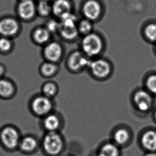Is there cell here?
I'll return each mask as SVG.
<instances>
[{"label":"cell","mask_w":156,"mask_h":156,"mask_svg":"<svg viewBox=\"0 0 156 156\" xmlns=\"http://www.w3.org/2000/svg\"><path fill=\"white\" fill-rule=\"evenodd\" d=\"M36 11V6L32 0H22L17 9V15L19 18L25 21L33 18L35 15Z\"/></svg>","instance_id":"10"},{"label":"cell","mask_w":156,"mask_h":156,"mask_svg":"<svg viewBox=\"0 0 156 156\" xmlns=\"http://www.w3.org/2000/svg\"><path fill=\"white\" fill-rule=\"evenodd\" d=\"M41 1H49V0H41Z\"/></svg>","instance_id":"31"},{"label":"cell","mask_w":156,"mask_h":156,"mask_svg":"<svg viewBox=\"0 0 156 156\" xmlns=\"http://www.w3.org/2000/svg\"><path fill=\"white\" fill-rule=\"evenodd\" d=\"M88 69L91 75L98 80H105L112 74V64L107 59L96 58L91 59Z\"/></svg>","instance_id":"2"},{"label":"cell","mask_w":156,"mask_h":156,"mask_svg":"<svg viewBox=\"0 0 156 156\" xmlns=\"http://www.w3.org/2000/svg\"><path fill=\"white\" fill-rule=\"evenodd\" d=\"M60 23L54 19H51L47 22L45 27L50 32L51 34L59 32Z\"/></svg>","instance_id":"26"},{"label":"cell","mask_w":156,"mask_h":156,"mask_svg":"<svg viewBox=\"0 0 156 156\" xmlns=\"http://www.w3.org/2000/svg\"><path fill=\"white\" fill-rule=\"evenodd\" d=\"M83 12L86 19L93 21L99 17L101 12V8L97 1L95 0H89L84 5Z\"/></svg>","instance_id":"11"},{"label":"cell","mask_w":156,"mask_h":156,"mask_svg":"<svg viewBox=\"0 0 156 156\" xmlns=\"http://www.w3.org/2000/svg\"><path fill=\"white\" fill-rule=\"evenodd\" d=\"M21 32V26L18 20L10 16L0 19V36L14 39Z\"/></svg>","instance_id":"6"},{"label":"cell","mask_w":156,"mask_h":156,"mask_svg":"<svg viewBox=\"0 0 156 156\" xmlns=\"http://www.w3.org/2000/svg\"><path fill=\"white\" fill-rule=\"evenodd\" d=\"M141 144L144 148L150 152L156 151V132L149 131L144 133L141 138Z\"/></svg>","instance_id":"17"},{"label":"cell","mask_w":156,"mask_h":156,"mask_svg":"<svg viewBox=\"0 0 156 156\" xmlns=\"http://www.w3.org/2000/svg\"><path fill=\"white\" fill-rule=\"evenodd\" d=\"M54 15L60 18L70 12L71 5L68 0H56L52 6Z\"/></svg>","instance_id":"16"},{"label":"cell","mask_w":156,"mask_h":156,"mask_svg":"<svg viewBox=\"0 0 156 156\" xmlns=\"http://www.w3.org/2000/svg\"><path fill=\"white\" fill-rule=\"evenodd\" d=\"M41 91L42 93V94L52 99L58 93L59 87L55 83L52 81H48L43 84Z\"/></svg>","instance_id":"20"},{"label":"cell","mask_w":156,"mask_h":156,"mask_svg":"<svg viewBox=\"0 0 156 156\" xmlns=\"http://www.w3.org/2000/svg\"><path fill=\"white\" fill-rule=\"evenodd\" d=\"M37 10L39 14L42 17H47L50 15L51 12H52V9L47 1H41L38 3Z\"/></svg>","instance_id":"25"},{"label":"cell","mask_w":156,"mask_h":156,"mask_svg":"<svg viewBox=\"0 0 156 156\" xmlns=\"http://www.w3.org/2000/svg\"><path fill=\"white\" fill-rule=\"evenodd\" d=\"M52 34L45 27L36 28L33 31L32 39L36 44L45 45L50 42Z\"/></svg>","instance_id":"13"},{"label":"cell","mask_w":156,"mask_h":156,"mask_svg":"<svg viewBox=\"0 0 156 156\" xmlns=\"http://www.w3.org/2000/svg\"><path fill=\"white\" fill-rule=\"evenodd\" d=\"M134 101L140 110L146 112L150 109L152 104V99L149 93L140 90L135 93L134 96Z\"/></svg>","instance_id":"12"},{"label":"cell","mask_w":156,"mask_h":156,"mask_svg":"<svg viewBox=\"0 0 156 156\" xmlns=\"http://www.w3.org/2000/svg\"><path fill=\"white\" fill-rule=\"evenodd\" d=\"M119 151L118 147L112 144H105L95 156H119Z\"/></svg>","instance_id":"22"},{"label":"cell","mask_w":156,"mask_h":156,"mask_svg":"<svg viewBox=\"0 0 156 156\" xmlns=\"http://www.w3.org/2000/svg\"><path fill=\"white\" fill-rule=\"evenodd\" d=\"M30 107L35 115L44 117L52 112L54 104L52 99L41 94L31 100Z\"/></svg>","instance_id":"3"},{"label":"cell","mask_w":156,"mask_h":156,"mask_svg":"<svg viewBox=\"0 0 156 156\" xmlns=\"http://www.w3.org/2000/svg\"><path fill=\"white\" fill-rule=\"evenodd\" d=\"M16 84L10 78L6 77L0 79V99H12L17 93Z\"/></svg>","instance_id":"9"},{"label":"cell","mask_w":156,"mask_h":156,"mask_svg":"<svg viewBox=\"0 0 156 156\" xmlns=\"http://www.w3.org/2000/svg\"><path fill=\"white\" fill-rule=\"evenodd\" d=\"M0 141L5 148L9 150L17 148L20 142L18 129L11 125L4 126L0 129Z\"/></svg>","instance_id":"4"},{"label":"cell","mask_w":156,"mask_h":156,"mask_svg":"<svg viewBox=\"0 0 156 156\" xmlns=\"http://www.w3.org/2000/svg\"><path fill=\"white\" fill-rule=\"evenodd\" d=\"M155 117H156V114H155Z\"/></svg>","instance_id":"32"},{"label":"cell","mask_w":156,"mask_h":156,"mask_svg":"<svg viewBox=\"0 0 156 156\" xmlns=\"http://www.w3.org/2000/svg\"><path fill=\"white\" fill-rule=\"evenodd\" d=\"M43 147L48 154L52 156L59 154L63 147L61 136L57 132H48L43 140Z\"/></svg>","instance_id":"7"},{"label":"cell","mask_w":156,"mask_h":156,"mask_svg":"<svg viewBox=\"0 0 156 156\" xmlns=\"http://www.w3.org/2000/svg\"><path fill=\"white\" fill-rule=\"evenodd\" d=\"M144 156H156V152H150Z\"/></svg>","instance_id":"30"},{"label":"cell","mask_w":156,"mask_h":156,"mask_svg":"<svg viewBox=\"0 0 156 156\" xmlns=\"http://www.w3.org/2000/svg\"><path fill=\"white\" fill-rule=\"evenodd\" d=\"M77 29L80 35L84 36L93 32V25L88 19H83L77 23Z\"/></svg>","instance_id":"24"},{"label":"cell","mask_w":156,"mask_h":156,"mask_svg":"<svg viewBox=\"0 0 156 156\" xmlns=\"http://www.w3.org/2000/svg\"><path fill=\"white\" fill-rule=\"evenodd\" d=\"M63 55V47L57 41L49 42L43 50V55L46 61L57 63L62 59Z\"/></svg>","instance_id":"8"},{"label":"cell","mask_w":156,"mask_h":156,"mask_svg":"<svg viewBox=\"0 0 156 156\" xmlns=\"http://www.w3.org/2000/svg\"><path fill=\"white\" fill-rule=\"evenodd\" d=\"M37 143L36 139L32 136H26L20 140L19 147L24 152H30L36 149Z\"/></svg>","instance_id":"21"},{"label":"cell","mask_w":156,"mask_h":156,"mask_svg":"<svg viewBox=\"0 0 156 156\" xmlns=\"http://www.w3.org/2000/svg\"><path fill=\"white\" fill-rule=\"evenodd\" d=\"M6 67L3 63H0V79L5 77Z\"/></svg>","instance_id":"29"},{"label":"cell","mask_w":156,"mask_h":156,"mask_svg":"<svg viewBox=\"0 0 156 156\" xmlns=\"http://www.w3.org/2000/svg\"><path fill=\"white\" fill-rule=\"evenodd\" d=\"M91 59L80 50L72 52L67 59V66L70 72L78 73L88 68Z\"/></svg>","instance_id":"5"},{"label":"cell","mask_w":156,"mask_h":156,"mask_svg":"<svg viewBox=\"0 0 156 156\" xmlns=\"http://www.w3.org/2000/svg\"><path fill=\"white\" fill-rule=\"evenodd\" d=\"M43 124L45 129L48 132H56L61 125L60 118L55 113H50L44 117Z\"/></svg>","instance_id":"15"},{"label":"cell","mask_w":156,"mask_h":156,"mask_svg":"<svg viewBox=\"0 0 156 156\" xmlns=\"http://www.w3.org/2000/svg\"><path fill=\"white\" fill-rule=\"evenodd\" d=\"M39 71L43 77L51 78L59 72V66L58 63L45 60L41 65Z\"/></svg>","instance_id":"14"},{"label":"cell","mask_w":156,"mask_h":156,"mask_svg":"<svg viewBox=\"0 0 156 156\" xmlns=\"http://www.w3.org/2000/svg\"><path fill=\"white\" fill-rule=\"evenodd\" d=\"M129 132L124 129H118L114 133V140L119 145H124L129 141Z\"/></svg>","instance_id":"23"},{"label":"cell","mask_w":156,"mask_h":156,"mask_svg":"<svg viewBox=\"0 0 156 156\" xmlns=\"http://www.w3.org/2000/svg\"><path fill=\"white\" fill-rule=\"evenodd\" d=\"M147 87L150 92L156 94V75H152L147 79Z\"/></svg>","instance_id":"28"},{"label":"cell","mask_w":156,"mask_h":156,"mask_svg":"<svg viewBox=\"0 0 156 156\" xmlns=\"http://www.w3.org/2000/svg\"><path fill=\"white\" fill-rule=\"evenodd\" d=\"M80 45V51L91 59L98 58L105 48L103 38L94 32L83 36Z\"/></svg>","instance_id":"1"},{"label":"cell","mask_w":156,"mask_h":156,"mask_svg":"<svg viewBox=\"0 0 156 156\" xmlns=\"http://www.w3.org/2000/svg\"><path fill=\"white\" fill-rule=\"evenodd\" d=\"M145 34L147 38L151 41H156V25L150 24L145 29Z\"/></svg>","instance_id":"27"},{"label":"cell","mask_w":156,"mask_h":156,"mask_svg":"<svg viewBox=\"0 0 156 156\" xmlns=\"http://www.w3.org/2000/svg\"><path fill=\"white\" fill-rule=\"evenodd\" d=\"M15 48L13 39L0 36V55H7L12 52Z\"/></svg>","instance_id":"19"},{"label":"cell","mask_w":156,"mask_h":156,"mask_svg":"<svg viewBox=\"0 0 156 156\" xmlns=\"http://www.w3.org/2000/svg\"><path fill=\"white\" fill-rule=\"evenodd\" d=\"M58 33L63 40L67 41H73L76 40L80 35L77 26L69 27L60 25Z\"/></svg>","instance_id":"18"}]
</instances>
